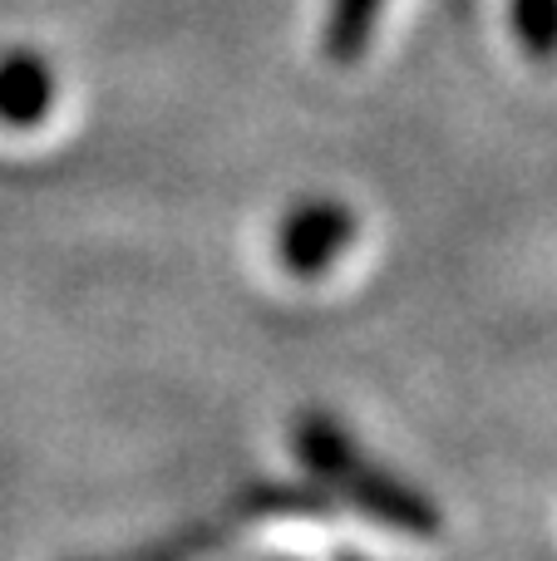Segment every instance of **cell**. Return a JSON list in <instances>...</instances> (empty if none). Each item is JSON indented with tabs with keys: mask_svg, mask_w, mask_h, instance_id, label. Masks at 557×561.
<instances>
[{
	"mask_svg": "<svg viewBox=\"0 0 557 561\" xmlns=\"http://www.w3.org/2000/svg\"><path fill=\"white\" fill-rule=\"evenodd\" d=\"M351 232H355V222L341 203H306L302 213L286 222L282 256L292 272L311 276V272H321V266L336 262V252L351 242Z\"/></svg>",
	"mask_w": 557,
	"mask_h": 561,
	"instance_id": "obj_1",
	"label": "cell"
},
{
	"mask_svg": "<svg viewBox=\"0 0 557 561\" xmlns=\"http://www.w3.org/2000/svg\"><path fill=\"white\" fill-rule=\"evenodd\" d=\"M55 99V79H49V65L35 55H10L0 59V118L15 128L35 124L39 114Z\"/></svg>",
	"mask_w": 557,
	"mask_h": 561,
	"instance_id": "obj_2",
	"label": "cell"
},
{
	"mask_svg": "<svg viewBox=\"0 0 557 561\" xmlns=\"http://www.w3.org/2000/svg\"><path fill=\"white\" fill-rule=\"evenodd\" d=\"M380 0H336V20H331V55L336 59H355L371 35V20Z\"/></svg>",
	"mask_w": 557,
	"mask_h": 561,
	"instance_id": "obj_3",
	"label": "cell"
}]
</instances>
